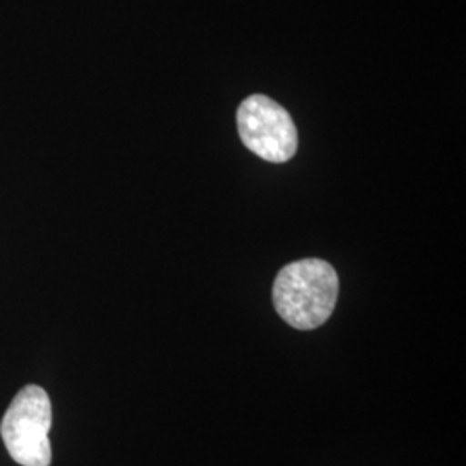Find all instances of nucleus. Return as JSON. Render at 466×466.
Returning <instances> with one entry per match:
<instances>
[{"label": "nucleus", "instance_id": "1", "mask_svg": "<svg viewBox=\"0 0 466 466\" xmlns=\"http://www.w3.org/2000/svg\"><path fill=\"white\" fill-rule=\"evenodd\" d=\"M339 298L335 268L317 258L283 267L273 283V304L287 325L315 330L332 317Z\"/></svg>", "mask_w": 466, "mask_h": 466}, {"label": "nucleus", "instance_id": "2", "mask_svg": "<svg viewBox=\"0 0 466 466\" xmlns=\"http://www.w3.org/2000/svg\"><path fill=\"white\" fill-rule=\"evenodd\" d=\"M52 406L38 385H26L16 394L0 423V435L9 456L21 466H49Z\"/></svg>", "mask_w": 466, "mask_h": 466}, {"label": "nucleus", "instance_id": "3", "mask_svg": "<svg viewBox=\"0 0 466 466\" xmlns=\"http://www.w3.org/2000/svg\"><path fill=\"white\" fill-rule=\"evenodd\" d=\"M244 146L268 163H287L298 152V130L287 109L267 96H250L237 109Z\"/></svg>", "mask_w": 466, "mask_h": 466}]
</instances>
